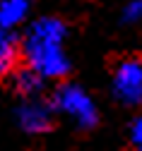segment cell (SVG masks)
Segmentation results:
<instances>
[{
    "instance_id": "1",
    "label": "cell",
    "mask_w": 142,
    "mask_h": 151,
    "mask_svg": "<svg viewBox=\"0 0 142 151\" xmlns=\"http://www.w3.org/2000/svg\"><path fill=\"white\" fill-rule=\"evenodd\" d=\"M63 24L58 19H44L39 22L27 41V58L29 65L41 74H48V77H60V74L68 72V63L65 55L60 53V39H63Z\"/></svg>"
},
{
    "instance_id": "2",
    "label": "cell",
    "mask_w": 142,
    "mask_h": 151,
    "mask_svg": "<svg viewBox=\"0 0 142 151\" xmlns=\"http://www.w3.org/2000/svg\"><path fill=\"white\" fill-rule=\"evenodd\" d=\"M116 91L125 101H135L142 93V67L140 63H123L116 70Z\"/></svg>"
},
{
    "instance_id": "3",
    "label": "cell",
    "mask_w": 142,
    "mask_h": 151,
    "mask_svg": "<svg viewBox=\"0 0 142 151\" xmlns=\"http://www.w3.org/2000/svg\"><path fill=\"white\" fill-rule=\"evenodd\" d=\"M19 58H22V46H19L17 36L10 29L0 27V79L17 72Z\"/></svg>"
},
{
    "instance_id": "4",
    "label": "cell",
    "mask_w": 142,
    "mask_h": 151,
    "mask_svg": "<svg viewBox=\"0 0 142 151\" xmlns=\"http://www.w3.org/2000/svg\"><path fill=\"white\" fill-rule=\"evenodd\" d=\"M27 0H3L0 3V27L10 29L12 24L22 22V17L27 14Z\"/></svg>"
},
{
    "instance_id": "5",
    "label": "cell",
    "mask_w": 142,
    "mask_h": 151,
    "mask_svg": "<svg viewBox=\"0 0 142 151\" xmlns=\"http://www.w3.org/2000/svg\"><path fill=\"white\" fill-rule=\"evenodd\" d=\"M15 79H17V89L22 93H36V89H41V74L34 67L15 72Z\"/></svg>"
},
{
    "instance_id": "6",
    "label": "cell",
    "mask_w": 142,
    "mask_h": 151,
    "mask_svg": "<svg viewBox=\"0 0 142 151\" xmlns=\"http://www.w3.org/2000/svg\"><path fill=\"white\" fill-rule=\"evenodd\" d=\"M130 151H142V120L133 127V137H130Z\"/></svg>"
},
{
    "instance_id": "7",
    "label": "cell",
    "mask_w": 142,
    "mask_h": 151,
    "mask_svg": "<svg viewBox=\"0 0 142 151\" xmlns=\"http://www.w3.org/2000/svg\"><path fill=\"white\" fill-rule=\"evenodd\" d=\"M24 115H29V118H44V113H36V110H24ZM31 129H44L46 127V122H41V120H31V125H29Z\"/></svg>"
}]
</instances>
